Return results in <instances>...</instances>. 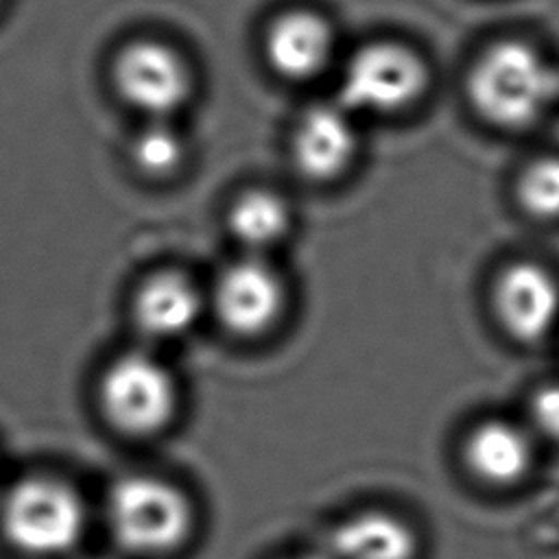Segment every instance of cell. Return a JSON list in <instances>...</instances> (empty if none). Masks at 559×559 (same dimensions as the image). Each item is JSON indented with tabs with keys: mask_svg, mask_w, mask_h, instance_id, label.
Segmentation results:
<instances>
[{
	"mask_svg": "<svg viewBox=\"0 0 559 559\" xmlns=\"http://www.w3.org/2000/svg\"><path fill=\"white\" fill-rule=\"evenodd\" d=\"M531 432L559 443V382L539 386L528 402Z\"/></svg>",
	"mask_w": 559,
	"mask_h": 559,
	"instance_id": "obj_17",
	"label": "cell"
},
{
	"mask_svg": "<svg viewBox=\"0 0 559 559\" xmlns=\"http://www.w3.org/2000/svg\"><path fill=\"white\" fill-rule=\"evenodd\" d=\"M354 116L338 100L308 107L293 131L295 168L312 181H330L345 173L356 155Z\"/></svg>",
	"mask_w": 559,
	"mask_h": 559,
	"instance_id": "obj_10",
	"label": "cell"
},
{
	"mask_svg": "<svg viewBox=\"0 0 559 559\" xmlns=\"http://www.w3.org/2000/svg\"><path fill=\"white\" fill-rule=\"evenodd\" d=\"M2 2H4V0H0V7H2Z\"/></svg>",
	"mask_w": 559,
	"mask_h": 559,
	"instance_id": "obj_19",
	"label": "cell"
},
{
	"mask_svg": "<svg viewBox=\"0 0 559 559\" xmlns=\"http://www.w3.org/2000/svg\"><path fill=\"white\" fill-rule=\"evenodd\" d=\"M413 528L384 511H362L343 520L330 535V559H415Z\"/></svg>",
	"mask_w": 559,
	"mask_h": 559,
	"instance_id": "obj_13",
	"label": "cell"
},
{
	"mask_svg": "<svg viewBox=\"0 0 559 559\" xmlns=\"http://www.w3.org/2000/svg\"><path fill=\"white\" fill-rule=\"evenodd\" d=\"M107 524L114 539L133 555H166L192 528V507L173 483L146 474L118 478L107 496Z\"/></svg>",
	"mask_w": 559,
	"mask_h": 559,
	"instance_id": "obj_4",
	"label": "cell"
},
{
	"mask_svg": "<svg viewBox=\"0 0 559 559\" xmlns=\"http://www.w3.org/2000/svg\"><path fill=\"white\" fill-rule=\"evenodd\" d=\"M94 397L111 430L129 439H151L173 426L181 389L159 349L135 343L103 362Z\"/></svg>",
	"mask_w": 559,
	"mask_h": 559,
	"instance_id": "obj_1",
	"label": "cell"
},
{
	"mask_svg": "<svg viewBox=\"0 0 559 559\" xmlns=\"http://www.w3.org/2000/svg\"><path fill=\"white\" fill-rule=\"evenodd\" d=\"M493 308L513 338L537 343L559 323V282L542 264H509L496 280Z\"/></svg>",
	"mask_w": 559,
	"mask_h": 559,
	"instance_id": "obj_9",
	"label": "cell"
},
{
	"mask_svg": "<svg viewBox=\"0 0 559 559\" xmlns=\"http://www.w3.org/2000/svg\"><path fill=\"white\" fill-rule=\"evenodd\" d=\"M334 48L332 26L314 11L293 9L277 15L264 33V57L271 70L290 81L319 74Z\"/></svg>",
	"mask_w": 559,
	"mask_h": 559,
	"instance_id": "obj_11",
	"label": "cell"
},
{
	"mask_svg": "<svg viewBox=\"0 0 559 559\" xmlns=\"http://www.w3.org/2000/svg\"><path fill=\"white\" fill-rule=\"evenodd\" d=\"M207 312L205 290L181 269H155L131 290L127 314L135 343L164 347L194 332Z\"/></svg>",
	"mask_w": 559,
	"mask_h": 559,
	"instance_id": "obj_7",
	"label": "cell"
},
{
	"mask_svg": "<svg viewBox=\"0 0 559 559\" xmlns=\"http://www.w3.org/2000/svg\"><path fill=\"white\" fill-rule=\"evenodd\" d=\"M0 524L17 550L35 557L63 555L76 546L85 528L81 496L63 480L31 476L9 489Z\"/></svg>",
	"mask_w": 559,
	"mask_h": 559,
	"instance_id": "obj_5",
	"label": "cell"
},
{
	"mask_svg": "<svg viewBox=\"0 0 559 559\" xmlns=\"http://www.w3.org/2000/svg\"><path fill=\"white\" fill-rule=\"evenodd\" d=\"M227 229L249 255H262L290 229L288 203L271 190H247L227 210Z\"/></svg>",
	"mask_w": 559,
	"mask_h": 559,
	"instance_id": "obj_14",
	"label": "cell"
},
{
	"mask_svg": "<svg viewBox=\"0 0 559 559\" xmlns=\"http://www.w3.org/2000/svg\"><path fill=\"white\" fill-rule=\"evenodd\" d=\"M426 83V66L408 46L371 41L347 59L338 83V103L352 114H395L413 105Z\"/></svg>",
	"mask_w": 559,
	"mask_h": 559,
	"instance_id": "obj_6",
	"label": "cell"
},
{
	"mask_svg": "<svg viewBox=\"0 0 559 559\" xmlns=\"http://www.w3.org/2000/svg\"><path fill=\"white\" fill-rule=\"evenodd\" d=\"M103 559H105V557H103Z\"/></svg>",
	"mask_w": 559,
	"mask_h": 559,
	"instance_id": "obj_20",
	"label": "cell"
},
{
	"mask_svg": "<svg viewBox=\"0 0 559 559\" xmlns=\"http://www.w3.org/2000/svg\"><path fill=\"white\" fill-rule=\"evenodd\" d=\"M520 205L535 218H559V157L546 155L531 162L518 181Z\"/></svg>",
	"mask_w": 559,
	"mask_h": 559,
	"instance_id": "obj_16",
	"label": "cell"
},
{
	"mask_svg": "<svg viewBox=\"0 0 559 559\" xmlns=\"http://www.w3.org/2000/svg\"><path fill=\"white\" fill-rule=\"evenodd\" d=\"M207 310L236 336H260L282 317L286 288L277 271L262 255L245 253L227 264L205 290Z\"/></svg>",
	"mask_w": 559,
	"mask_h": 559,
	"instance_id": "obj_8",
	"label": "cell"
},
{
	"mask_svg": "<svg viewBox=\"0 0 559 559\" xmlns=\"http://www.w3.org/2000/svg\"><path fill=\"white\" fill-rule=\"evenodd\" d=\"M188 153V140L175 120H142L124 146L129 166L148 181L173 179L186 166Z\"/></svg>",
	"mask_w": 559,
	"mask_h": 559,
	"instance_id": "obj_15",
	"label": "cell"
},
{
	"mask_svg": "<svg viewBox=\"0 0 559 559\" xmlns=\"http://www.w3.org/2000/svg\"><path fill=\"white\" fill-rule=\"evenodd\" d=\"M107 76L118 100L142 120H175L197 90L188 57L153 35H133L116 46Z\"/></svg>",
	"mask_w": 559,
	"mask_h": 559,
	"instance_id": "obj_3",
	"label": "cell"
},
{
	"mask_svg": "<svg viewBox=\"0 0 559 559\" xmlns=\"http://www.w3.org/2000/svg\"><path fill=\"white\" fill-rule=\"evenodd\" d=\"M301 559H330V557H319V555H314V557H301Z\"/></svg>",
	"mask_w": 559,
	"mask_h": 559,
	"instance_id": "obj_18",
	"label": "cell"
},
{
	"mask_svg": "<svg viewBox=\"0 0 559 559\" xmlns=\"http://www.w3.org/2000/svg\"><path fill=\"white\" fill-rule=\"evenodd\" d=\"M557 85V70L535 46L504 39L489 46L472 66L467 96L487 122L524 129L548 109Z\"/></svg>",
	"mask_w": 559,
	"mask_h": 559,
	"instance_id": "obj_2",
	"label": "cell"
},
{
	"mask_svg": "<svg viewBox=\"0 0 559 559\" xmlns=\"http://www.w3.org/2000/svg\"><path fill=\"white\" fill-rule=\"evenodd\" d=\"M463 459L483 483L496 487L515 485L533 465L531 430L504 419H485L467 435Z\"/></svg>",
	"mask_w": 559,
	"mask_h": 559,
	"instance_id": "obj_12",
	"label": "cell"
}]
</instances>
